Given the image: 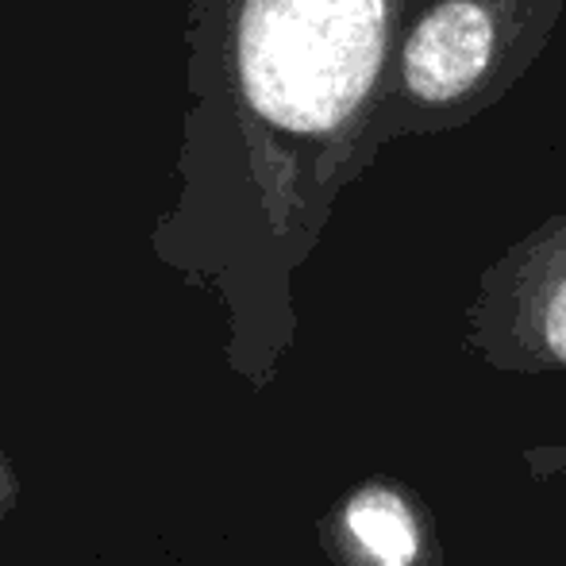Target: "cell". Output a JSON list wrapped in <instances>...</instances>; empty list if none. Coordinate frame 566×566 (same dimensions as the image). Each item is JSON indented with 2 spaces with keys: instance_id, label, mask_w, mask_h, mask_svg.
I'll use <instances>...</instances> for the list:
<instances>
[{
  "instance_id": "6da1fadb",
  "label": "cell",
  "mask_w": 566,
  "mask_h": 566,
  "mask_svg": "<svg viewBox=\"0 0 566 566\" xmlns=\"http://www.w3.org/2000/svg\"><path fill=\"white\" fill-rule=\"evenodd\" d=\"M412 0H186L178 197L150 251L228 308L254 386L297 336L293 274L355 181L397 23Z\"/></svg>"
},
{
  "instance_id": "7a4b0ae2",
  "label": "cell",
  "mask_w": 566,
  "mask_h": 566,
  "mask_svg": "<svg viewBox=\"0 0 566 566\" xmlns=\"http://www.w3.org/2000/svg\"><path fill=\"white\" fill-rule=\"evenodd\" d=\"M566 0H412L366 127L363 178L397 139L443 135L493 108L559 31Z\"/></svg>"
},
{
  "instance_id": "3957f363",
  "label": "cell",
  "mask_w": 566,
  "mask_h": 566,
  "mask_svg": "<svg viewBox=\"0 0 566 566\" xmlns=\"http://www.w3.org/2000/svg\"><path fill=\"white\" fill-rule=\"evenodd\" d=\"M467 347L501 374L566 370V212L482 270L467 308Z\"/></svg>"
},
{
  "instance_id": "277c9868",
  "label": "cell",
  "mask_w": 566,
  "mask_h": 566,
  "mask_svg": "<svg viewBox=\"0 0 566 566\" xmlns=\"http://www.w3.org/2000/svg\"><path fill=\"white\" fill-rule=\"evenodd\" d=\"M332 566H448L428 501L394 474H366L321 516Z\"/></svg>"
},
{
  "instance_id": "5b68a950",
  "label": "cell",
  "mask_w": 566,
  "mask_h": 566,
  "mask_svg": "<svg viewBox=\"0 0 566 566\" xmlns=\"http://www.w3.org/2000/svg\"><path fill=\"white\" fill-rule=\"evenodd\" d=\"M20 505V474H15L12 459L0 451V521Z\"/></svg>"
}]
</instances>
